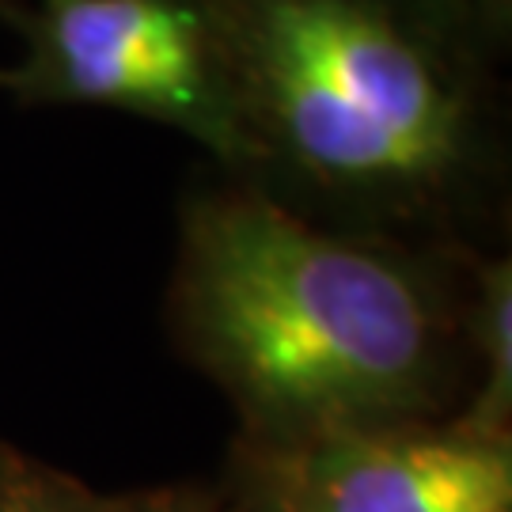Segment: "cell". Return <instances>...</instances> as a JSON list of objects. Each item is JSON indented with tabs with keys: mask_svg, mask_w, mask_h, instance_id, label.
Returning a JSON list of instances; mask_svg holds the SVG:
<instances>
[{
	"mask_svg": "<svg viewBox=\"0 0 512 512\" xmlns=\"http://www.w3.org/2000/svg\"><path fill=\"white\" fill-rule=\"evenodd\" d=\"M239 167L300 217L490 251L509 228V92L471 0H205Z\"/></svg>",
	"mask_w": 512,
	"mask_h": 512,
	"instance_id": "obj_1",
	"label": "cell"
},
{
	"mask_svg": "<svg viewBox=\"0 0 512 512\" xmlns=\"http://www.w3.org/2000/svg\"><path fill=\"white\" fill-rule=\"evenodd\" d=\"M471 255L330 228L209 167L179 202L164 327L239 437L440 421L471 391Z\"/></svg>",
	"mask_w": 512,
	"mask_h": 512,
	"instance_id": "obj_2",
	"label": "cell"
},
{
	"mask_svg": "<svg viewBox=\"0 0 512 512\" xmlns=\"http://www.w3.org/2000/svg\"><path fill=\"white\" fill-rule=\"evenodd\" d=\"M23 54L0 65L19 110L103 107L175 129L236 175L239 133L205 0H0Z\"/></svg>",
	"mask_w": 512,
	"mask_h": 512,
	"instance_id": "obj_3",
	"label": "cell"
},
{
	"mask_svg": "<svg viewBox=\"0 0 512 512\" xmlns=\"http://www.w3.org/2000/svg\"><path fill=\"white\" fill-rule=\"evenodd\" d=\"M220 497L236 512H512V437L456 418L232 437Z\"/></svg>",
	"mask_w": 512,
	"mask_h": 512,
	"instance_id": "obj_4",
	"label": "cell"
},
{
	"mask_svg": "<svg viewBox=\"0 0 512 512\" xmlns=\"http://www.w3.org/2000/svg\"><path fill=\"white\" fill-rule=\"evenodd\" d=\"M463 338L471 391L452 418L475 433L512 437V258L497 247L467 262Z\"/></svg>",
	"mask_w": 512,
	"mask_h": 512,
	"instance_id": "obj_5",
	"label": "cell"
},
{
	"mask_svg": "<svg viewBox=\"0 0 512 512\" xmlns=\"http://www.w3.org/2000/svg\"><path fill=\"white\" fill-rule=\"evenodd\" d=\"M0 512H107V494L0 440Z\"/></svg>",
	"mask_w": 512,
	"mask_h": 512,
	"instance_id": "obj_6",
	"label": "cell"
},
{
	"mask_svg": "<svg viewBox=\"0 0 512 512\" xmlns=\"http://www.w3.org/2000/svg\"><path fill=\"white\" fill-rule=\"evenodd\" d=\"M107 512H236L217 486L202 482H167L129 494H107Z\"/></svg>",
	"mask_w": 512,
	"mask_h": 512,
	"instance_id": "obj_7",
	"label": "cell"
},
{
	"mask_svg": "<svg viewBox=\"0 0 512 512\" xmlns=\"http://www.w3.org/2000/svg\"><path fill=\"white\" fill-rule=\"evenodd\" d=\"M475 4V12L482 16V23L490 27V35L501 42V46H509L512 42V0H471Z\"/></svg>",
	"mask_w": 512,
	"mask_h": 512,
	"instance_id": "obj_8",
	"label": "cell"
}]
</instances>
